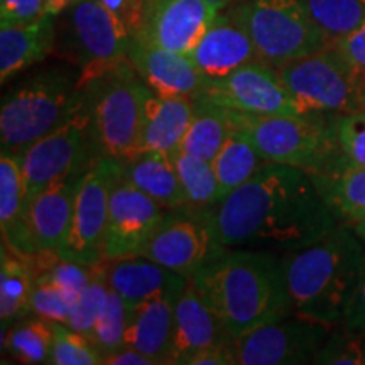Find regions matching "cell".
Instances as JSON below:
<instances>
[{
	"instance_id": "1",
	"label": "cell",
	"mask_w": 365,
	"mask_h": 365,
	"mask_svg": "<svg viewBox=\"0 0 365 365\" xmlns=\"http://www.w3.org/2000/svg\"><path fill=\"white\" fill-rule=\"evenodd\" d=\"M228 249L284 254L312 244L340 225L312 175L267 163L222 202L193 210Z\"/></svg>"
},
{
	"instance_id": "2",
	"label": "cell",
	"mask_w": 365,
	"mask_h": 365,
	"mask_svg": "<svg viewBox=\"0 0 365 365\" xmlns=\"http://www.w3.org/2000/svg\"><path fill=\"white\" fill-rule=\"evenodd\" d=\"M190 281L232 340L294 313L281 255L267 250L230 249Z\"/></svg>"
},
{
	"instance_id": "3",
	"label": "cell",
	"mask_w": 365,
	"mask_h": 365,
	"mask_svg": "<svg viewBox=\"0 0 365 365\" xmlns=\"http://www.w3.org/2000/svg\"><path fill=\"white\" fill-rule=\"evenodd\" d=\"M281 259L293 312L328 327L344 322L365 264V242L354 227L340 223Z\"/></svg>"
},
{
	"instance_id": "4",
	"label": "cell",
	"mask_w": 365,
	"mask_h": 365,
	"mask_svg": "<svg viewBox=\"0 0 365 365\" xmlns=\"http://www.w3.org/2000/svg\"><path fill=\"white\" fill-rule=\"evenodd\" d=\"M80 75L48 70L9 91L0 108L2 153L17 158L26 148L58 129L90 102Z\"/></svg>"
},
{
	"instance_id": "5",
	"label": "cell",
	"mask_w": 365,
	"mask_h": 365,
	"mask_svg": "<svg viewBox=\"0 0 365 365\" xmlns=\"http://www.w3.org/2000/svg\"><path fill=\"white\" fill-rule=\"evenodd\" d=\"M232 127L252 140L267 163L286 164L308 173L325 171L341 158L335 113L249 115L227 110Z\"/></svg>"
},
{
	"instance_id": "6",
	"label": "cell",
	"mask_w": 365,
	"mask_h": 365,
	"mask_svg": "<svg viewBox=\"0 0 365 365\" xmlns=\"http://www.w3.org/2000/svg\"><path fill=\"white\" fill-rule=\"evenodd\" d=\"M56 48L81 70V86L129 59L132 36L100 0H76L63 11Z\"/></svg>"
},
{
	"instance_id": "7",
	"label": "cell",
	"mask_w": 365,
	"mask_h": 365,
	"mask_svg": "<svg viewBox=\"0 0 365 365\" xmlns=\"http://www.w3.org/2000/svg\"><path fill=\"white\" fill-rule=\"evenodd\" d=\"M105 156L127 159L140 150L145 107L154 93L127 61L85 85Z\"/></svg>"
},
{
	"instance_id": "8",
	"label": "cell",
	"mask_w": 365,
	"mask_h": 365,
	"mask_svg": "<svg viewBox=\"0 0 365 365\" xmlns=\"http://www.w3.org/2000/svg\"><path fill=\"white\" fill-rule=\"evenodd\" d=\"M232 9L247 27L259 59L274 68L333 44L303 0H242Z\"/></svg>"
},
{
	"instance_id": "9",
	"label": "cell",
	"mask_w": 365,
	"mask_h": 365,
	"mask_svg": "<svg viewBox=\"0 0 365 365\" xmlns=\"http://www.w3.org/2000/svg\"><path fill=\"white\" fill-rule=\"evenodd\" d=\"M286 88L304 113H341L365 108V76L335 46L277 68Z\"/></svg>"
},
{
	"instance_id": "10",
	"label": "cell",
	"mask_w": 365,
	"mask_h": 365,
	"mask_svg": "<svg viewBox=\"0 0 365 365\" xmlns=\"http://www.w3.org/2000/svg\"><path fill=\"white\" fill-rule=\"evenodd\" d=\"M100 156L105 154L95 129L93 102L90 100L65 124L41 137L17 156L27 196L33 198L54 182L75 173H85Z\"/></svg>"
},
{
	"instance_id": "11",
	"label": "cell",
	"mask_w": 365,
	"mask_h": 365,
	"mask_svg": "<svg viewBox=\"0 0 365 365\" xmlns=\"http://www.w3.org/2000/svg\"><path fill=\"white\" fill-rule=\"evenodd\" d=\"M195 100L249 115H301L298 102L286 88L277 68L252 61L218 80H207Z\"/></svg>"
},
{
	"instance_id": "12",
	"label": "cell",
	"mask_w": 365,
	"mask_h": 365,
	"mask_svg": "<svg viewBox=\"0 0 365 365\" xmlns=\"http://www.w3.org/2000/svg\"><path fill=\"white\" fill-rule=\"evenodd\" d=\"M118 173L120 161L110 156H102L81 176L70 234L65 247L59 250L61 257L83 266H95L102 262L108 203Z\"/></svg>"
},
{
	"instance_id": "13",
	"label": "cell",
	"mask_w": 365,
	"mask_h": 365,
	"mask_svg": "<svg viewBox=\"0 0 365 365\" xmlns=\"http://www.w3.org/2000/svg\"><path fill=\"white\" fill-rule=\"evenodd\" d=\"M331 327L289 313L232 340L239 365L313 364Z\"/></svg>"
},
{
	"instance_id": "14",
	"label": "cell",
	"mask_w": 365,
	"mask_h": 365,
	"mask_svg": "<svg viewBox=\"0 0 365 365\" xmlns=\"http://www.w3.org/2000/svg\"><path fill=\"white\" fill-rule=\"evenodd\" d=\"M163 205L118 173L108 203L107 228L103 237V261L134 257L166 218Z\"/></svg>"
},
{
	"instance_id": "15",
	"label": "cell",
	"mask_w": 365,
	"mask_h": 365,
	"mask_svg": "<svg viewBox=\"0 0 365 365\" xmlns=\"http://www.w3.org/2000/svg\"><path fill=\"white\" fill-rule=\"evenodd\" d=\"M228 250L207 222L186 212L166 215L139 255L190 279Z\"/></svg>"
},
{
	"instance_id": "16",
	"label": "cell",
	"mask_w": 365,
	"mask_h": 365,
	"mask_svg": "<svg viewBox=\"0 0 365 365\" xmlns=\"http://www.w3.org/2000/svg\"><path fill=\"white\" fill-rule=\"evenodd\" d=\"M217 16L218 11L207 0H153L148 17L134 38L188 54Z\"/></svg>"
},
{
	"instance_id": "17",
	"label": "cell",
	"mask_w": 365,
	"mask_h": 365,
	"mask_svg": "<svg viewBox=\"0 0 365 365\" xmlns=\"http://www.w3.org/2000/svg\"><path fill=\"white\" fill-rule=\"evenodd\" d=\"M188 58L207 80L223 78L247 63L261 61L247 27L234 9L218 14Z\"/></svg>"
},
{
	"instance_id": "18",
	"label": "cell",
	"mask_w": 365,
	"mask_h": 365,
	"mask_svg": "<svg viewBox=\"0 0 365 365\" xmlns=\"http://www.w3.org/2000/svg\"><path fill=\"white\" fill-rule=\"evenodd\" d=\"M129 61L144 83L161 97L195 95L207 83L188 54L170 51L139 38L130 41Z\"/></svg>"
},
{
	"instance_id": "19",
	"label": "cell",
	"mask_w": 365,
	"mask_h": 365,
	"mask_svg": "<svg viewBox=\"0 0 365 365\" xmlns=\"http://www.w3.org/2000/svg\"><path fill=\"white\" fill-rule=\"evenodd\" d=\"M85 173H75L29 198L27 225L39 254H59L65 247L71 228L76 191Z\"/></svg>"
},
{
	"instance_id": "20",
	"label": "cell",
	"mask_w": 365,
	"mask_h": 365,
	"mask_svg": "<svg viewBox=\"0 0 365 365\" xmlns=\"http://www.w3.org/2000/svg\"><path fill=\"white\" fill-rule=\"evenodd\" d=\"M185 289H170L129 309L125 346L139 350L156 365L171 362L176 303Z\"/></svg>"
},
{
	"instance_id": "21",
	"label": "cell",
	"mask_w": 365,
	"mask_h": 365,
	"mask_svg": "<svg viewBox=\"0 0 365 365\" xmlns=\"http://www.w3.org/2000/svg\"><path fill=\"white\" fill-rule=\"evenodd\" d=\"M175 317L170 364L188 365L190 359L205 346L232 341L220 319L205 303L191 281L178 299Z\"/></svg>"
},
{
	"instance_id": "22",
	"label": "cell",
	"mask_w": 365,
	"mask_h": 365,
	"mask_svg": "<svg viewBox=\"0 0 365 365\" xmlns=\"http://www.w3.org/2000/svg\"><path fill=\"white\" fill-rule=\"evenodd\" d=\"M108 284L125 301L127 309L170 289H186L190 279L143 255L103 261Z\"/></svg>"
},
{
	"instance_id": "23",
	"label": "cell",
	"mask_w": 365,
	"mask_h": 365,
	"mask_svg": "<svg viewBox=\"0 0 365 365\" xmlns=\"http://www.w3.org/2000/svg\"><path fill=\"white\" fill-rule=\"evenodd\" d=\"M27 188L17 158L2 153L0 158V227L4 244L24 259L39 255L27 225Z\"/></svg>"
},
{
	"instance_id": "24",
	"label": "cell",
	"mask_w": 365,
	"mask_h": 365,
	"mask_svg": "<svg viewBox=\"0 0 365 365\" xmlns=\"http://www.w3.org/2000/svg\"><path fill=\"white\" fill-rule=\"evenodd\" d=\"M195 112L196 102L193 95H150L145 107L140 150H159L166 156L175 158L180 153Z\"/></svg>"
},
{
	"instance_id": "25",
	"label": "cell",
	"mask_w": 365,
	"mask_h": 365,
	"mask_svg": "<svg viewBox=\"0 0 365 365\" xmlns=\"http://www.w3.org/2000/svg\"><path fill=\"white\" fill-rule=\"evenodd\" d=\"M56 48V21L53 14L29 24H0V80L43 61Z\"/></svg>"
},
{
	"instance_id": "26",
	"label": "cell",
	"mask_w": 365,
	"mask_h": 365,
	"mask_svg": "<svg viewBox=\"0 0 365 365\" xmlns=\"http://www.w3.org/2000/svg\"><path fill=\"white\" fill-rule=\"evenodd\" d=\"M317 190L339 223L365 220V168L341 156L325 171L309 173Z\"/></svg>"
},
{
	"instance_id": "27",
	"label": "cell",
	"mask_w": 365,
	"mask_h": 365,
	"mask_svg": "<svg viewBox=\"0 0 365 365\" xmlns=\"http://www.w3.org/2000/svg\"><path fill=\"white\" fill-rule=\"evenodd\" d=\"M120 161L122 175L166 210L186 207V196L175 161L159 150H139Z\"/></svg>"
},
{
	"instance_id": "28",
	"label": "cell",
	"mask_w": 365,
	"mask_h": 365,
	"mask_svg": "<svg viewBox=\"0 0 365 365\" xmlns=\"http://www.w3.org/2000/svg\"><path fill=\"white\" fill-rule=\"evenodd\" d=\"M34 276L27 259L2 244L0 252V319L2 330L24 319L31 309Z\"/></svg>"
},
{
	"instance_id": "29",
	"label": "cell",
	"mask_w": 365,
	"mask_h": 365,
	"mask_svg": "<svg viewBox=\"0 0 365 365\" xmlns=\"http://www.w3.org/2000/svg\"><path fill=\"white\" fill-rule=\"evenodd\" d=\"M266 164V159L244 132L232 130L212 161L218 181V202L240 188Z\"/></svg>"
},
{
	"instance_id": "30",
	"label": "cell",
	"mask_w": 365,
	"mask_h": 365,
	"mask_svg": "<svg viewBox=\"0 0 365 365\" xmlns=\"http://www.w3.org/2000/svg\"><path fill=\"white\" fill-rule=\"evenodd\" d=\"M196 102V112L185 139H182L180 153L190 156L202 158L212 163L222 145L225 144L228 134L234 130L227 108L217 105Z\"/></svg>"
},
{
	"instance_id": "31",
	"label": "cell",
	"mask_w": 365,
	"mask_h": 365,
	"mask_svg": "<svg viewBox=\"0 0 365 365\" xmlns=\"http://www.w3.org/2000/svg\"><path fill=\"white\" fill-rule=\"evenodd\" d=\"M53 323L36 317L34 319H21L7 339L2 336L4 349L11 357L22 364H49L53 354Z\"/></svg>"
},
{
	"instance_id": "32",
	"label": "cell",
	"mask_w": 365,
	"mask_h": 365,
	"mask_svg": "<svg viewBox=\"0 0 365 365\" xmlns=\"http://www.w3.org/2000/svg\"><path fill=\"white\" fill-rule=\"evenodd\" d=\"M173 161L186 196L185 208L202 210L218 203V181L212 163L185 153H178Z\"/></svg>"
},
{
	"instance_id": "33",
	"label": "cell",
	"mask_w": 365,
	"mask_h": 365,
	"mask_svg": "<svg viewBox=\"0 0 365 365\" xmlns=\"http://www.w3.org/2000/svg\"><path fill=\"white\" fill-rule=\"evenodd\" d=\"M314 22L331 43L345 38L365 22V0H303Z\"/></svg>"
},
{
	"instance_id": "34",
	"label": "cell",
	"mask_w": 365,
	"mask_h": 365,
	"mask_svg": "<svg viewBox=\"0 0 365 365\" xmlns=\"http://www.w3.org/2000/svg\"><path fill=\"white\" fill-rule=\"evenodd\" d=\"M108 293H110V284H108L107 272H105V264H95L91 266L90 282L73 303L66 325L90 339L105 307H107Z\"/></svg>"
},
{
	"instance_id": "35",
	"label": "cell",
	"mask_w": 365,
	"mask_h": 365,
	"mask_svg": "<svg viewBox=\"0 0 365 365\" xmlns=\"http://www.w3.org/2000/svg\"><path fill=\"white\" fill-rule=\"evenodd\" d=\"M53 354L49 364L54 365H98L103 354L83 333L73 330L66 323H53Z\"/></svg>"
},
{
	"instance_id": "36",
	"label": "cell",
	"mask_w": 365,
	"mask_h": 365,
	"mask_svg": "<svg viewBox=\"0 0 365 365\" xmlns=\"http://www.w3.org/2000/svg\"><path fill=\"white\" fill-rule=\"evenodd\" d=\"M127 322H129V309H127L125 301L110 287L107 307L90 335V340L103 354V359L105 355L117 352L125 346Z\"/></svg>"
},
{
	"instance_id": "37",
	"label": "cell",
	"mask_w": 365,
	"mask_h": 365,
	"mask_svg": "<svg viewBox=\"0 0 365 365\" xmlns=\"http://www.w3.org/2000/svg\"><path fill=\"white\" fill-rule=\"evenodd\" d=\"M362 336L355 335L349 328L330 331L328 339L323 341L319 350L314 355L313 364L330 365H359L364 364L365 350L360 341Z\"/></svg>"
},
{
	"instance_id": "38",
	"label": "cell",
	"mask_w": 365,
	"mask_h": 365,
	"mask_svg": "<svg viewBox=\"0 0 365 365\" xmlns=\"http://www.w3.org/2000/svg\"><path fill=\"white\" fill-rule=\"evenodd\" d=\"M75 301L61 287L51 281L34 279L31 309L36 317L51 323H68L71 307Z\"/></svg>"
},
{
	"instance_id": "39",
	"label": "cell",
	"mask_w": 365,
	"mask_h": 365,
	"mask_svg": "<svg viewBox=\"0 0 365 365\" xmlns=\"http://www.w3.org/2000/svg\"><path fill=\"white\" fill-rule=\"evenodd\" d=\"M336 137L341 156L349 163L365 168V108L339 115Z\"/></svg>"
},
{
	"instance_id": "40",
	"label": "cell",
	"mask_w": 365,
	"mask_h": 365,
	"mask_svg": "<svg viewBox=\"0 0 365 365\" xmlns=\"http://www.w3.org/2000/svg\"><path fill=\"white\" fill-rule=\"evenodd\" d=\"M44 14V0H0V24H29Z\"/></svg>"
},
{
	"instance_id": "41",
	"label": "cell",
	"mask_w": 365,
	"mask_h": 365,
	"mask_svg": "<svg viewBox=\"0 0 365 365\" xmlns=\"http://www.w3.org/2000/svg\"><path fill=\"white\" fill-rule=\"evenodd\" d=\"M100 2L124 22L127 31L134 38L148 17L153 0H100Z\"/></svg>"
},
{
	"instance_id": "42",
	"label": "cell",
	"mask_w": 365,
	"mask_h": 365,
	"mask_svg": "<svg viewBox=\"0 0 365 365\" xmlns=\"http://www.w3.org/2000/svg\"><path fill=\"white\" fill-rule=\"evenodd\" d=\"M333 46L344 54L346 61H349L360 75L365 76V22L359 27V29H355L354 33L335 41Z\"/></svg>"
},
{
	"instance_id": "43",
	"label": "cell",
	"mask_w": 365,
	"mask_h": 365,
	"mask_svg": "<svg viewBox=\"0 0 365 365\" xmlns=\"http://www.w3.org/2000/svg\"><path fill=\"white\" fill-rule=\"evenodd\" d=\"M341 325L354 331L355 335H360L362 339L365 336V264Z\"/></svg>"
},
{
	"instance_id": "44",
	"label": "cell",
	"mask_w": 365,
	"mask_h": 365,
	"mask_svg": "<svg viewBox=\"0 0 365 365\" xmlns=\"http://www.w3.org/2000/svg\"><path fill=\"white\" fill-rule=\"evenodd\" d=\"M237 364L232 341L228 344H213L196 352L190 359L188 365H234Z\"/></svg>"
},
{
	"instance_id": "45",
	"label": "cell",
	"mask_w": 365,
	"mask_h": 365,
	"mask_svg": "<svg viewBox=\"0 0 365 365\" xmlns=\"http://www.w3.org/2000/svg\"><path fill=\"white\" fill-rule=\"evenodd\" d=\"M105 365H156L148 355H144L139 350L132 349V346H124V349L117 350V352L105 355Z\"/></svg>"
},
{
	"instance_id": "46",
	"label": "cell",
	"mask_w": 365,
	"mask_h": 365,
	"mask_svg": "<svg viewBox=\"0 0 365 365\" xmlns=\"http://www.w3.org/2000/svg\"><path fill=\"white\" fill-rule=\"evenodd\" d=\"M73 2H76V0H44L46 14H53V16H58V14L66 11V9L70 7Z\"/></svg>"
},
{
	"instance_id": "47",
	"label": "cell",
	"mask_w": 365,
	"mask_h": 365,
	"mask_svg": "<svg viewBox=\"0 0 365 365\" xmlns=\"http://www.w3.org/2000/svg\"><path fill=\"white\" fill-rule=\"evenodd\" d=\"M207 2L210 4V6L215 7L218 12H220V11H223V9H227L228 6H230L232 0H207Z\"/></svg>"
},
{
	"instance_id": "48",
	"label": "cell",
	"mask_w": 365,
	"mask_h": 365,
	"mask_svg": "<svg viewBox=\"0 0 365 365\" xmlns=\"http://www.w3.org/2000/svg\"><path fill=\"white\" fill-rule=\"evenodd\" d=\"M352 227H354V230L357 232V235L360 237V239L365 242V220L355 223V225H352Z\"/></svg>"
},
{
	"instance_id": "49",
	"label": "cell",
	"mask_w": 365,
	"mask_h": 365,
	"mask_svg": "<svg viewBox=\"0 0 365 365\" xmlns=\"http://www.w3.org/2000/svg\"><path fill=\"white\" fill-rule=\"evenodd\" d=\"M364 364H365V357H364Z\"/></svg>"
}]
</instances>
